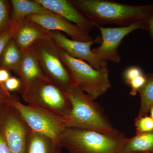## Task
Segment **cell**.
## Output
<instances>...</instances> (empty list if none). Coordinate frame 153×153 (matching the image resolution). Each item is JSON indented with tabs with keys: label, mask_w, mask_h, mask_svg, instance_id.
<instances>
[{
	"label": "cell",
	"mask_w": 153,
	"mask_h": 153,
	"mask_svg": "<svg viewBox=\"0 0 153 153\" xmlns=\"http://www.w3.org/2000/svg\"><path fill=\"white\" fill-rule=\"evenodd\" d=\"M145 76L146 82L138 91L140 97V106L136 119L146 116L153 106V73H148Z\"/></svg>",
	"instance_id": "cell-19"
},
{
	"label": "cell",
	"mask_w": 153,
	"mask_h": 153,
	"mask_svg": "<svg viewBox=\"0 0 153 153\" xmlns=\"http://www.w3.org/2000/svg\"><path fill=\"white\" fill-rule=\"evenodd\" d=\"M12 22H21L33 15L52 14L51 11L38 3L37 0H12Z\"/></svg>",
	"instance_id": "cell-16"
},
{
	"label": "cell",
	"mask_w": 153,
	"mask_h": 153,
	"mask_svg": "<svg viewBox=\"0 0 153 153\" xmlns=\"http://www.w3.org/2000/svg\"><path fill=\"white\" fill-rule=\"evenodd\" d=\"M136 134L149 132L153 131V119L150 117L146 116L135 119Z\"/></svg>",
	"instance_id": "cell-21"
},
{
	"label": "cell",
	"mask_w": 153,
	"mask_h": 153,
	"mask_svg": "<svg viewBox=\"0 0 153 153\" xmlns=\"http://www.w3.org/2000/svg\"><path fill=\"white\" fill-rule=\"evenodd\" d=\"M10 97L7 96L2 95V94H0V104L1 102H3L4 101L5 99L7 98V97Z\"/></svg>",
	"instance_id": "cell-30"
},
{
	"label": "cell",
	"mask_w": 153,
	"mask_h": 153,
	"mask_svg": "<svg viewBox=\"0 0 153 153\" xmlns=\"http://www.w3.org/2000/svg\"><path fill=\"white\" fill-rule=\"evenodd\" d=\"M0 153H11L4 137L0 131Z\"/></svg>",
	"instance_id": "cell-28"
},
{
	"label": "cell",
	"mask_w": 153,
	"mask_h": 153,
	"mask_svg": "<svg viewBox=\"0 0 153 153\" xmlns=\"http://www.w3.org/2000/svg\"><path fill=\"white\" fill-rule=\"evenodd\" d=\"M153 152V131L149 132L136 134L128 139L121 153Z\"/></svg>",
	"instance_id": "cell-17"
},
{
	"label": "cell",
	"mask_w": 153,
	"mask_h": 153,
	"mask_svg": "<svg viewBox=\"0 0 153 153\" xmlns=\"http://www.w3.org/2000/svg\"><path fill=\"white\" fill-rule=\"evenodd\" d=\"M29 105L66 117L71 106L66 92L48 77L36 80L21 91Z\"/></svg>",
	"instance_id": "cell-4"
},
{
	"label": "cell",
	"mask_w": 153,
	"mask_h": 153,
	"mask_svg": "<svg viewBox=\"0 0 153 153\" xmlns=\"http://www.w3.org/2000/svg\"><path fill=\"white\" fill-rule=\"evenodd\" d=\"M62 147L49 137L30 129L25 153H61Z\"/></svg>",
	"instance_id": "cell-15"
},
{
	"label": "cell",
	"mask_w": 153,
	"mask_h": 153,
	"mask_svg": "<svg viewBox=\"0 0 153 153\" xmlns=\"http://www.w3.org/2000/svg\"><path fill=\"white\" fill-rule=\"evenodd\" d=\"M101 34L102 42L99 47L92 49V51L101 60L108 63H120L121 57L118 49L124 38L137 30H146L144 20L138 21L126 27H104L97 26Z\"/></svg>",
	"instance_id": "cell-8"
},
{
	"label": "cell",
	"mask_w": 153,
	"mask_h": 153,
	"mask_svg": "<svg viewBox=\"0 0 153 153\" xmlns=\"http://www.w3.org/2000/svg\"><path fill=\"white\" fill-rule=\"evenodd\" d=\"M71 102L70 114L65 117L66 127L77 128L104 134L118 132L104 114L102 107L77 85L66 92Z\"/></svg>",
	"instance_id": "cell-2"
},
{
	"label": "cell",
	"mask_w": 153,
	"mask_h": 153,
	"mask_svg": "<svg viewBox=\"0 0 153 153\" xmlns=\"http://www.w3.org/2000/svg\"><path fill=\"white\" fill-rule=\"evenodd\" d=\"M146 81V78L145 74L133 79L128 84L131 88L130 94L132 96L136 95L139 91L144 85Z\"/></svg>",
	"instance_id": "cell-24"
},
{
	"label": "cell",
	"mask_w": 153,
	"mask_h": 153,
	"mask_svg": "<svg viewBox=\"0 0 153 153\" xmlns=\"http://www.w3.org/2000/svg\"><path fill=\"white\" fill-rule=\"evenodd\" d=\"M12 24V13L9 2L0 0V34L9 30Z\"/></svg>",
	"instance_id": "cell-20"
},
{
	"label": "cell",
	"mask_w": 153,
	"mask_h": 153,
	"mask_svg": "<svg viewBox=\"0 0 153 153\" xmlns=\"http://www.w3.org/2000/svg\"><path fill=\"white\" fill-rule=\"evenodd\" d=\"M13 39L24 52L30 49L37 41L52 38L50 31L36 22L25 19L19 22Z\"/></svg>",
	"instance_id": "cell-13"
},
{
	"label": "cell",
	"mask_w": 153,
	"mask_h": 153,
	"mask_svg": "<svg viewBox=\"0 0 153 153\" xmlns=\"http://www.w3.org/2000/svg\"><path fill=\"white\" fill-rule=\"evenodd\" d=\"M11 106V105H10ZM0 118V131L11 153H25L30 129L13 107Z\"/></svg>",
	"instance_id": "cell-9"
},
{
	"label": "cell",
	"mask_w": 153,
	"mask_h": 153,
	"mask_svg": "<svg viewBox=\"0 0 153 153\" xmlns=\"http://www.w3.org/2000/svg\"><path fill=\"white\" fill-rule=\"evenodd\" d=\"M25 19L36 22L49 31L65 33L74 41L85 42L94 40L89 34L85 33L77 25L54 13L30 15Z\"/></svg>",
	"instance_id": "cell-11"
},
{
	"label": "cell",
	"mask_w": 153,
	"mask_h": 153,
	"mask_svg": "<svg viewBox=\"0 0 153 153\" xmlns=\"http://www.w3.org/2000/svg\"><path fill=\"white\" fill-rule=\"evenodd\" d=\"M10 77V74L8 70L0 68V86L5 90L6 89L4 87V83Z\"/></svg>",
	"instance_id": "cell-27"
},
{
	"label": "cell",
	"mask_w": 153,
	"mask_h": 153,
	"mask_svg": "<svg viewBox=\"0 0 153 153\" xmlns=\"http://www.w3.org/2000/svg\"><path fill=\"white\" fill-rule=\"evenodd\" d=\"M144 74L142 70L140 67L131 66L127 68L124 71L123 78L126 84L128 85L133 79Z\"/></svg>",
	"instance_id": "cell-23"
},
{
	"label": "cell",
	"mask_w": 153,
	"mask_h": 153,
	"mask_svg": "<svg viewBox=\"0 0 153 153\" xmlns=\"http://www.w3.org/2000/svg\"><path fill=\"white\" fill-rule=\"evenodd\" d=\"M23 55V52L12 38L0 57V68L16 72L22 62Z\"/></svg>",
	"instance_id": "cell-18"
},
{
	"label": "cell",
	"mask_w": 153,
	"mask_h": 153,
	"mask_svg": "<svg viewBox=\"0 0 153 153\" xmlns=\"http://www.w3.org/2000/svg\"><path fill=\"white\" fill-rule=\"evenodd\" d=\"M150 111V117H152L153 119V106L151 108Z\"/></svg>",
	"instance_id": "cell-31"
},
{
	"label": "cell",
	"mask_w": 153,
	"mask_h": 153,
	"mask_svg": "<svg viewBox=\"0 0 153 153\" xmlns=\"http://www.w3.org/2000/svg\"></svg>",
	"instance_id": "cell-33"
},
{
	"label": "cell",
	"mask_w": 153,
	"mask_h": 153,
	"mask_svg": "<svg viewBox=\"0 0 153 153\" xmlns=\"http://www.w3.org/2000/svg\"><path fill=\"white\" fill-rule=\"evenodd\" d=\"M1 106H0V118H1Z\"/></svg>",
	"instance_id": "cell-32"
},
{
	"label": "cell",
	"mask_w": 153,
	"mask_h": 153,
	"mask_svg": "<svg viewBox=\"0 0 153 153\" xmlns=\"http://www.w3.org/2000/svg\"><path fill=\"white\" fill-rule=\"evenodd\" d=\"M0 94H2V95L10 97V94H9L8 92L7 91L3 89L1 87V86H0Z\"/></svg>",
	"instance_id": "cell-29"
},
{
	"label": "cell",
	"mask_w": 153,
	"mask_h": 153,
	"mask_svg": "<svg viewBox=\"0 0 153 153\" xmlns=\"http://www.w3.org/2000/svg\"><path fill=\"white\" fill-rule=\"evenodd\" d=\"M15 73L21 81V92L34 81L47 77L42 71L31 48L23 52L22 62Z\"/></svg>",
	"instance_id": "cell-14"
},
{
	"label": "cell",
	"mask_w": 153,
	"mask_h": 153,
	"mask_svg": "<svg viewBox=\"0 0 153 153\" xmlns=\"http://www.w3.org/2000/svg\"><path fill=\"white\" fill-rule=\"evenodd\" d=\"M128 139L119 131L104 134L86 129L66 127L60 141L70 153H121Z\"/></svg>",
	"instance_id": "cell-3"
},
{
	"label": "cell",
	"mask_w": 153,
	"mask_h": 153,
	"mask_svg": "<svg viewBox=\"0 0 153 153\" xmlns=\"http://www.w3.org/2000/svg\"><path fill=\"white\" fill-rule=\"evenodd\" d=\"M19 24V22H12L10 28L0 34V57L7 44L13 37Z\"/></svg>",
	"instance_id": "cell-22"
},
{
	"label": "cell",
	"mask_w": 153,
	"mask_h": 153,
	"mask_svg": "<svg viewBox=\"0 0 153 153\" xmlns=\"http://www.w3.org/2000/svg\"><path fill=\"white\" fill-rule=\"evenodd\" d=\"M94 26L116 25L126 27L144 20L153 8V4L131 5L110 0H71Z\"/></svg>",
	"instance_id": "cell-1"
},
{
	"label": "cell",
	"mask_w": 153,
	"mask_h": 153,
	"mask_svg": "<svg viewBox=\"0 0 153 153\" xmlns=\"http://www.w3.org/2000/svg\"><path fill=\"white\" fill-rule=\"evenodd\" d=\"M38 3L52 13L77 25L89 34L94 25L74 5L71 0H37Z\"/></svg>",
	"instance_id": "cell-12"
},
{
	"label": "cell",
	"mask_w": 153,
	"mask_h": 153,
	"mask_svg": "<svg viewBox=\"0 0 153 153\" xmlns=\"http://www.w3.org/2000/svg\"><path fill=\"white\" fill-rule=\"evenodd\" d=\"M6 102L18 111L31 130L60 143V136L66 128L65 117L12 99L7 100Z\"/></svg>",
	"instance_id": "cell-7"
},
{
	"label": "cell",
	"mask_w": 153,
	"mask_h": 153,
	"mask_svg": "<svg viewBox=\"0 0 153 153\" xmlns=\"http://www.w3.org/2000/svg\"><path fill=\"white\" fill-rule=\"evenodd\" d=\"M22 83L20 79L16 77H10L4 83L6 90L9 91H20Z\"/></svg>",
	"instance_id": "cell-25"
},
{
	"label": "cell",
	"mask_w": 153,
	"mask_h": 153,
	"mask_svg": "<svg viewBox=\"0 0 153 153\" xmlns=\"http://www.w3.org/2000/svg\"><path fill=\"white\" fill-rule=\"evenodd\" d=\"M31 49L44 74L66 92L76 85L60 57L59 47L52 39L36 42Z\"/></svg>",
	"instance_id": "cell-6"
},
{
	"label": "cell",
	"mask_w": 153,
	"mask_h": 153,
	"mask_svg": "<svg viewBox=\"0 0 153 153\" xmlns=\"http://www.w3.org/2000/svg\"><path fill=\"white\" fill-rule=\"evenodd\" d=\"M60 57L76 85L94 100L103 95L111 87L107 65L95 69L83 60L69 56L59 48Z\"/></svg>",
	"instance_id": "cell-5"
},
{
	"label": "cell",
	"mask_w": 153,
	"mask_h": 153,
	"mask_svg": "<svg viewBox=\"0 0 153 153\" xmlns=\"http://www.w3.org/2000/svg\"><path fill=\"white\" fill-rule=\"evenodd\" d=\"M144 21L146 25V30L149 32L150 37L153 41V8Z\"/></svg>",
	"instance_id": "cell-26"
},
{
	"label": "cell",
	"mask_w": 153,
	"mask_h": 153,
	"mask_svg": "<svg viewBox=\"0 0 153 153\" xmlns=\"http://www.w3.org/2000/svg\"><path fill=\"white\" fill-rule=\"evenodd\" d=\"M51 38L57 47L69 56L87 62L93 68L101 69L107 65V63L99 58L91 49V47L99 39L89 42H81L68 39L63 33L50 31Z\"/></svg>",
	"instance_id": "cell-10"
}]
</instances>
